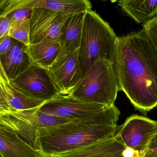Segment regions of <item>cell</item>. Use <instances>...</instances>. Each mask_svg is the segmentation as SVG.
I'll return each instance as SVG.
<instances>
[{"label": "cell", "instance_id": "obj_1", "mask_svg": "<svg viewBox=\"0 0 157 157\" xmlns=\"http://www.w3.org/2000/svg\"><path fill=\"white\" fill-rule=\"evenodd\" d=\"M114 66L120 91L146 114L157 106V51L143 29L117 37Z\"/></svg>", "mask_w": 157, "mask_h": 157}, {"label": "cell", "instance_id": "obj_2", "mask_svg": "<svg viewBox=\"0 0 157 157\" xmlns=\"http://www.w3.org/2000/svg\"><path fill=\"white\" fill-rule=\"evenodd\" d=\"M117 126L74 120L39 128L36 144L44 157H53L113 136Z\"/></svg>", "mask_w": 157, "mask_h": 157}, {"label": "cell", "instance_id": "obj_3", "mask_svg": "<svg viewBox=\"0 0 157 157\" xmlns=\"http://www.w3.org/2000/svg\"><path fill=\"white\" fill-rule=\"evenodd\" d=\"M117 37L109 24L98 13L92 10L85 12L79 49L81 79L98 59L114 63Z\"/></svg>", "mask_w": 157, "mask_h": 157}, {"label": "cell", "instance_id": "obj_4", "mask_svg": "<svg viewBox=\"0 0 157 157\" xmlns=\"http://www.w3.org/2000/svg\"><path fill=\"white\" fill-rule=\"evenodd\" d=\"M119 90L113 63L97 60L68 96L85 102L111 106Z\"/></svg>", "mask_w": 157, "mask_h": 157}, {"label": "cell", "instance_id": "obj_5", "mask_svg": "<svg viewBox=\"0 0 157 157\" xmlns=\"http://www.w3.org/2000/svg\"><path fill=\"white\" fill-rule=\"evenodd\" d=\"M39 110L59 117L112 126H117L120 115V111L115 104L108 106L85 102L60 94L45 102Z\"/></svg>", "mask_w": 157, "mask_h": 157}, {"label": "cell", "instance_id": "obj_6", "mask_svg": "<svg viewBox=\"0 0 157 157\" xmlns=\"http://www.w3.org/2000/svg\"><path fill=\"white\" fill-rule=\"evenodd\" d=\"M39 107L0 115V127L16 133L34 148L39 150L36 140L38 129L76 120L43 113L39 111Z\"/></svg>", "mask_w": 157, "mask_h": 157}, {"label": "cell", "instance_id": "obj_7", "mask_svg": "<svg viewBox=\"0 0 157 157\" xmlns=\"http://www.w3.org/2000/svg\"><path fill=\"white\" fill-rule=\"evenodd\" d=\"M10 83L25 95L44 102L59 94L48 69L33 63Z\"/></svg>", "mask_w": 157, "mask_h": 157}, {"label": "cell", "instance_id": "obj_8", "mask_svg": "<svg viewBox=\"0 0 157 157\" xmlns=\"http://www.w3.org/2000/svg\"><path fill=\"white\" fill-rule=\"evenodd\" d=\"M157 134V121L134 115L121 125H117L115 136L127 148L143 157Z\"/></svg>", "mask_w": 157, "mask_h": 157}, {"label": "cell", "instance_id": "obj_9", "mask_svg": "<svg viewBox=\"0 0 157 157\" xmlns=\"http://www.w3.org/2000/svg\"><path fill=\"white\" fill-rule=\"evenodd\" d=\"M71 15L43 8L33 9L29 20L30 45L44 41H59L61 27Z\"/></svg>", "mask_w": 157, "mask_h": 157}, {"label": "cell", "instance_id": "obj_10", "mask_svg": "<svg viewBox=\"0 0 157 157\" xmlns=\"http://www.w3.org/2000/svg\"><path fill=\"white\" fill-rule=\"evenodd\" d=\"M23 8H43L69 14H78L91 10L88 0H1L0 16Z\"/></svg>", "mask_w": 157, "mask_h": 157}, {"label": "cell", "instance_id": "obj_11", "mask_svg": "<svg viewBox=\"0 0 157 157\" xmlns=\"http://www.w3.org/2000/svg\"><path fill=\"white\" fill-rule=\"evenodd\" d=\"M48 70L59 94L68 95L81 79L79 49L58 59Z\"/></svg>", "mask_w": 157, "mask_h": 157}, {"label": "cell", "instance_id": "obj_12", "mask_svg": "<svg viewBox=\"0 0 157 157\" xmlns=\"http://www.w3.org/2000/svg\"><path fill=\"white\" fill-rule=\"evenodd\" d=\"M53 157H139L115 136Z\"/></svg>", "mask_w": 157, "mask_h": 157}, {"label": "cell", "instance_id": "obj_13", "mask_svg": "<svg viewBox=\"0 0 157 157\" xmlns=\"http://www.w3.org/2000/svg\"><path fill=\"white\" fill-rule=\"evenodd\" d=\"M33 63L29 46L19 41L10 50L0 55V68L10 81L16 78Z\"/></svg>", "mask_w": 157, "mask_h": 157}, {"label": "cell", "instance_id": "obj_14", "mask_svg": "<svg viewBox=\"0 0 157 157\" xmlns=\"http://www.w3.org/2000/svg\"><path fill=\"white\" fill-rule=\"evenodd\" d=\"M1 157H45L16 133L0 127Z\"/></svg>", "mask_w": 157, "mask_h": 157}, {"label": "cell", "instance_id": "obj_15", "mask_svg": "<svg viewBox=\"0 0 157 157\" xmlns=\"http://www.w3.org/2000/svg\"><path fill=\"white\" fill-rule=\"evenodd\" d=\"M85 13L70 15L62 25L59 39L61 51L56 60L79 49Z\"/></svg>", "mask_w": 157, "mask_h": 157}, {"label": "cell", "instance_id": "obj_16", "mask_svg": "<svg viewBox=\"0 0 157 157\" xmlns=\"http://www.w3.org/2000/svg\"><path fill=\"white\" fill-rule=\"evenodd\" d=\"M118 5L137 24L146 23L157 15V0H122Z\"/></svg>", "mask_w": 157, "mask_h": 157}, {"label": "cell", "instance_id": "obj_17", "mask_svg": "<svg viewBox=\"0 0 157 157\" xmlns=\"http://www.w3.org/2000/svg\"><path fill=\"white\" fill-rule=\"evenodd\" d=\"M33 63L48 69L57 59L60 51V41H48L29 45Z\"/></svg>", "mask_w": 157, "mask_h": 157}, {"label": "cell", "instance_id": "obj_18", "mask_svg": "<svg viewBox=\"0 0 157 157\" xmlns=\"http://www.w3.org/2000/svg\"><path fill=\"white\" fill-rule=\"evenodd\" d=\"M0 87L6 93L15 112L38 108L45 103L28 97L13 87L1 68H0Z\"/></svg>", "mask_w": 157, "mask_h": 157}, {"label": "cell", "instance_id": "obj_19", "mask_svg": "<svg viewBox=\"0 0 157 157\" xmlns=\"http://www.w3.org/2000/svg\"><path fill=\"white\" fill-rule=\"evenodd\" d=\"M29 33L30 26L29 20H28L12 26L9 35L25 44L29 46L30 45Z\"/></svg>", "mask_w": 157, "mask_h": 157}, {"label": "cell", "instance_id": "obj_20", "mask_svg": "<svg viewBox=\"0 0 157 157\" xmlns=\"http://www.w3.org/2000/svg\"><path fill=\"white\" fill-rule=\"evenodd\" d=\"M33 9L23 8L14 10L5 15L10 21L12 27L15 25L30 20Z\"/></svg>", "mask_w": 157, "mask_h": 157}, {"label": "cell", "instance_id": "obj_21", "mask_svg": "<svg viewBox=\"0 0 157 157\" xmlns=\"http://www.w3.org/2000/svg\"><path fill=\"white\" fill-rule=\"evenodd\" d=\"M143 29L157 51V16L143 25Z\"/></svg>", "mask_w": 157, "mask_h": 157}, {"label": "cell", "instance_id": "obj_22", "mask_svg": "<svg viewBox=\"0 0 157 157\" xmlns=\"http://www.w3.org/2000/svg\"><path fill=\"white\" fill-rule=\"evenodd\" d=\"M15 112L12 107L9 98L2 88L0 87V115Z\"/></svg>", "mask_w": 157, "mask_h": 157}, {"label": "cell", "instance_id": "obj_23", "mask_svg": "<svg viewBox=\"0 0 157 157\" xmlns=\"http://www.w3.org/2000/svg\"><path fill=\"white\" fill-rule=\"evenodd\" d=\"M0 39V55L4 54L10 50L11 48L18 41V40L14 39L9 35Z\"/></svg>", "mask_w": 157, "mask_h": 157}, {"label": "cell", "instance_id": "obj_24", "mask_svg": "<svg viewBox=\"0 0 157 157\" xmlns=\"http://www.w3.org/2000/svg\"><path fill=\"white\" fill-rule=\"evenodd\" d=\"M0 38L9 35L12 28L11 25L5 16H0Z\"/></svg>", "mask_w": 157, "mask_h": 157}, {"label": "cell", "instance_id": "obj_25", "mask_svg": "<svg viewBox=\"0 0 157 157\" xmlns=\"http://www.w3.org/2000/svg\"><path fill=\"white\" fill-rule=\"evenodd\" d=\"M143 157H157V134L151 140Z\"/></svg>", "mask_w": 157, "mask_h": 157}, {"label": "cell", "instance_id": "obj_26", "mask_svg": "<svg viewBox=\"0 0 157 157\" xmlns=\"http://www.w3.org/2000/svg\"></svg>", "mask_w": 157, "mask_h": 157}]
</instances>
